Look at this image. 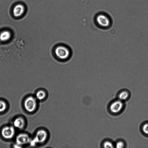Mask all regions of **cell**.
<instances>
[{
    "label": "cell",
    "mask_w": 148,
    "mask_h": 148,
    "mask_svg": "<svg viewBox=\"0 0 148 148\" xmlns=\"http://www.w3.org/2000/svg\"><path fill=\"white\" fill-rule=\"evenodd\" d=\"M54 53L57 58L61 60H65L68 59L70 55L69 49L63 45L57 46L54 49Z\"/></svg>",
    "instance_id": "1"
},
{
    "label": "cell",
    "mask_w": 148,
    "mask_h": 148,
    "mask_svg": "<svg viewBox=\"0 0 148 148\" xmlns=\"http://www.w3.org/2000/svg\"><path fill=\"white\" fill-rule=\"evenodd\" d=\"M25 108L28 112H32L34 111L37 107L36 99L32 96H29L25 100L24 103Z\"/></svg>",
    "instance_id": "2"
},
{
    "label": "cell",
    "mask_w": 148,
    "mask_h": 148,
    "mask_svg": "<svg viewBox=\"0 0 148 148\" xmlns=\"http://www.w3.org/2000/svg\"><path fill=\"white\" fill-rule=\"evenodd\" d=\"M48 136V133L46 130L40 129L37 132L34 141L38 143H42L46 140Z\"/></svg>",
    "instance_id": "3"
},
{
    "label": "cell",
    "mask_w": 148,
    "mask_h": 148,
    "mask_svg": "<svg viewBox=\"0 0 148 148\" xmlns=\"http://www.w3.org/2000/svg\"><path fill=\"white\" fill-rule=\"evenodd\" d=\"M96 20L98 25L102 28H107L110 26V21L105 15L101 14L98 15L96 17Z\"/></svg>",
    "instance_id": "4"
},
{
    "label": "cell",
    "mask_w": 148,
    "mask_h": 148,
    "mask_svg": "<svg viewBox=\"0 0 148 148\" xmlns=\"http://www.w3.org/2000/svg\"><path fill=\"white\" fill-rule=\"evenodd\" d=\"M15 133L14 129L12 126H7L3 127L1 130V134L5 138L9 139L12 138Z\"/></svg>",
    "instance_id": "5"
},
{
    "label": "cell",
    "mask_w": 148,
    "mask_h": 148,
    "mask_svg": "<svg viewBox=\"0 0 148 148\" xmlns=\"http://www.w3.org/2000/svg\"><path fill=\"white\" fill-rule=\"evenodd\" d=\"M123 103L122 101L117 100L113 102L110 106V110L113 113H116L120 112L122 109Z\"/></svg>",
    "instance_id": "6"
},
{
    "label": "cell",
    "mask_w": 148,
    "mask_h": 148,
    "mask_svg": "<svg viewBox=\"0 0 148 148\" xmlns=\"http://www.w3.org/2000/svg\"><path fill=\"white\" fill-rule=\"evenodd\" d=\"M30 140L29 137L27 134L22 133L17 136L16 142L18 145H21L27 143L29 142Z\"/></svg>",
    "instance_id": "7"
},
{
    "label": "cell",
    "mask_w": 148,
    "mask_h": 148,
    "mask_svg": "<svg viewBox=\"0 0 148 148\" xmlns=\"http://www.w3.org/2000/svg\"><path fill=\"white\" fill-rule=\"evenodd\" d=\"M24 6L21 4H18L16 5L14 7L13 12L14 16L18 17L22 15L25 11Z\"/></svg>",
    "instance_id": "8"
},
{
    "label": "cell",
    "mask_w": 148,
    "mask_h": 148,
    "mask_svg": "<svg viewBox=\"0 0 148 148\" xmlns=\"http://www.w3.org/2000/svg\"><path fill=\"white\" fill-rule=\"evenodd\" d=\"M13 124L15 127L21 129L24 127L25 125V121L22 118L18 117L15 119L14 121Z\"/></svg>",
    "instance_id": "9"
},
{
    "label": "cell",
    "mask_w": 148,
    "mask_h": 148,
    "mask_svg": "<svg viewBox=\"0 0 148 148\" xmlns=\"http://www.w3.org/2000/svg\"><path fill=\"white\" fill-rule=\"evenodd\" d=\"M11 36V34L9 31H3L0 33V40L3 42L6 41L10 39Z\"/></svg>",
    "instance_id": "10"
},
{
    "label": "cell",
    "mask_w": 148,
    "mask_h": 148,
    "mask_svg": "<svg viewBox=\"0 0 148 148\" xmlns=\"http://www.w3.org/2000/svg\"><path fill=\"white\" fill-rule=\"evenodd\" d=\"M36 96L37 99L42 100L45 99L46 97L47 94L44 90H40L36 92Z\"/></svg>",
    "instance_id": "11"
},
{
    "label": "cell",
    "mask_w": 148,
    "mask_h": 148,
    "mask_svg": "<svg viewBox=\"0 0 148 148\" xmlns=\"http://www.w3.org/2000/svg\"><path fill=\"white\" fill-rule=\"evenodd\" d=\"M129 96L128 93L125 91H124L120 92L119 95V100L123 101L126 100L127 99Z\"/></svg>",
    "instance_id": "12"
},
{
    "label": "cell",
    "mask_w": 148,
    "mask_h": 148,
    "mask_svg": "<svg viewBox=\"0 0 148 148\" xmlns=\"http://www.w3.org/2000/svg\"><path fill=\"white\" fill-rule=\"evenodd\" d=\"M5 103L2 100H0V112L4 111L6 108Z\"/></svg>",
    "instance_id": "13"
},
{
    "label": "cell",
    "mask_w": 148,
    "mask_h": 148,
    "mask_svg": "<svg viewBox=\"0 0 148 148\" xmlns=\"http://www.w3.org/2000/svg\"><path fill=\"white\" fill-rule=\"evenodd\" d=\"M103 146L105 148H113L114 145L113 143L109 141H107L104 142Z\"/></svg>",
    "instance_id": "14"
},
{
    "label": "cell",
    "mask_w": 148,
    "mask_h": 148,
    "mask_svg": "<svg viewBox=\"0 0 148 148\" xmlns=\"http://www.w3.org/2000/svg\"><path fill=\"white\" fill-rule=\"evenodd\" d=\"M142 130L145 134L148 135V123H145L143 126Z\"/></svg>",
    "instance_id": "15"
},
{
    "label": "cell",
    "mask_w": 148,
    "mask_h": 148,
    "mask_svg": "<svg viewBox=\"0 0 148 148\" xmlns=\"http://www.w3.org/2000/svg\"><path fill=\"white\" fill-rule=\"evenodd\" d=\"M116 146L117 148H123L124 146V143L122 141H118L116 143Z\"/></svg>",
    "instance_id": "16"
}]
</instances>
